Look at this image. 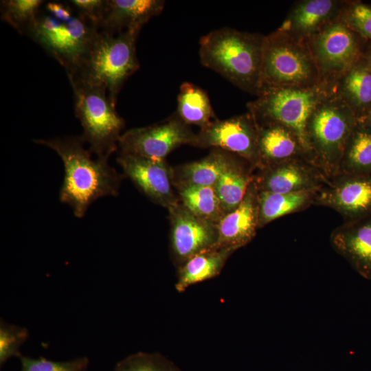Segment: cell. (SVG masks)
<instances>
[{"label":"cell","instance_id":"1","mask_svg":"<svg viewBox=\"0 0 371 371\" xmlns=\"http://www.w3.org/2000/svg\"><path fill=\"white\" fill-rule=\"evenodd\" d=\"M34 142L54 150L65 168L60 201L69 205L78 218L84 216L90 205L99 198L118 194L123 175L109 166L108 159H93L81 136H67Z\"/></svg>","mask_w":371,"mask_h":371},{"label":"cell","instance_id":"2","mask_svg":"<svg viewBox=\"0 0 371 371\" xmlns=\"http://www.w3.org/2000/svg\"><path fill=\"white\" fill-rule=\"evenodd\" d=\"M265 36L229 27L215 30L200 40L201 64L244 91L258 96L262 87Z\"/></svg>","mask_w":371,"mask_h":371},{"label":"cell","instance_id":"3","mask_svg":"<svg viewBox=\"0 0 371 371\" xmlns=\"http://www.w3.org/2000/svg\"><path fill=\"white\" fill-rule=\"evenodd\" d=\"M139 32L126 30L113 34L99 30L77 72L67 76L104 87L115 106L124 82L139 67L135 47Z\"/></svg>","mask_w":371,"mask_h":371},{"label":"cell","instance_id":"4","mask_svg":"<svg viewBox=\"0 0 371 371\" xmlns=\"http://www.w3.org/2000/svg\"><path fill=\"white\" fill-rule=\"evenodd\" d=\"M357 118L333 90L315 107L307 121L311 161L328 179L338 175L341 159Z\"/></svg>","mask_w":371,"mask_h":371},{"label":"cell","instance_id":"5","mask_svg":"<svg viewBox=\"0 0 371 371\" xmlns=\"http://www.w3.org/2000/svg\"><path fill=\"white\" fill-rule=\"evenodd\" d=\"M333 89L334 82L326 80L310 87L263 89L247 104L248 112L258 125L277 123L291 129L313 163L306 135L307 121L316 105Z\"/></svg>","mask_w":371,"mask_h":371},{"label":"cell","instance_id":"6","mask_svg":"<svg viewBox=\"0 0 371 371\" xmlns=\"http://www.w3.org/2000/svg\"><path fill=\"white\" fill-rule=\"evenodd\" d=\"M261 80V91L310 87L323 81L306 41L278 29L265 36Z\"/></svg>","mask_w":371,"mask_h":371},{"label":"cell","instance_id":"7","mask_svg":"<svg viewBox=\"0 0 371 371\" xmlns=\"http://www.w3.org/2000/svg\"><path fill=\"white\" fill-rule=\"evenodd\" d=\"M74 92V110L81 122L82 138L99 158H109L118 148L125 122L111 102L106 89L68 76Z\"/></svg>","mask_w":371,"mask_h":371},{"label":"cell","instance_id":"8","mask_svg":"<svg viewBox=\"0 0 371 371\" xmlns=\"http://www.w3.org/2000/svg\"><path fill=\"white\" fill-rule=\"evenodd\" d=\"M98 31L78 12L68 20H60L45 11L39 12L26 33L71 75L80 68Z\"/></svg>","mask_w":371,"mask_h":371},{"label":"cell","instance_id":"9","mask_svg":"<svg viewBox=\"0 0 371 371\" xmlns=\"http://www.w3.org/2000/svg\"><path fill=\"white\" fill-rule=\"evenodd\" d=\"M322 80L334 82L364 56L367 43L339 17L306 40Z\"/></svg>","mask_w":371,"mask_h":371},{"label":"cell","instance_id":"10","mask_svg":"<svg viewBox=\"0 0 371 371\" xmlns=\"http://www.w3.org/2000/svg\"><path fill=\"white\" fill-rule=\"evenodd\" d=\"M195 137L196 133L175 113L159 123L126 131L122 134L118 147L122 153L165 160L180 146H193Z\"/></svg>","mask_w":371,"mask_h":371},{"label":"cell","instance_id":"11","mask_svg":"<svg viewBox=\"0 0 371 371\" xmlns=\"http://www.w3.org/2000/svg\"><path fill=\"white\" fill-rule=\"evenodd\" d=\"M193 146L221 148L243 159L254 169L260 166L258 126L248 111L226 120L215 119L201 128Z\"/></svg>","mask_w":371,"mask_h":371},{"label":"cell","instance_id":"12","mask_svg":"<svg viewBox=\"0 0 371 371\" xmlns=\"http://www.w3.org/2000/svg\"><path fill=\"white\" fill-rule=\"evenodd\" d=\"M168 210L170 249L175 262L179 267L194 256L218 247L217 224L196 216L181 202Z\"/></svg>","mask_w":371,"mask_h":371},{"label":"cell","instance_id":"13","mask_svg":"<svg viewBox=\"0 0 371 371\" xmlns=\"http://www.w3.org/2000/svg\"><path fill=\"white\" fill-rule=\"evenodd\" d=\"M314 204L332 208L345 221L371 214V175H336L317 192Z\"/></svg>","mask_w":371,"mask_h":371},{"label":"cell","instance_id":"14","mask_svg":"<svg viewBox=\"0 0 371 371\" xmlns=\"http://www.w3.org/2000/svg\"><path fill=\"white\" fill-rule=\"evenodd\" d=\"M117 161L124 175L151 201L167 209L179 202L172 188V168L166 159L120 152Z\"/></svg>","mask_w":371,"mask_h":371},{"label":"cell","instance_id":"15","mask_svg":"<svg viewBox=\"0 0 371 371\" xmlns=\"http://www.w3.org/2000/svg\"><path fill=\"white\" fill-rule=\"evenodd\" d=\"M254 181L258 191L293 193L318 192L330 179L313 163L297 158L259 170Z\"/></svg>","mask_w":371,"mask_h":371},{"label":"cell","instance_id":"16","mask_svg":"<svg viewBox=\"0 0 371 371\" xmlns=\"http://www.w3.org/2000/svg\"><path fill=\"white\" fill-rule=\"evenodd\" d=\"M258 194L254 177L241 203L218 223V247L234 252L254 238L259 229Z\"/></svg>","mask_w":371,"mask_h":371},{"label":"cell","instance_id":"17","mask_svg":"<svg viewBox=\"0 0 371 371\" xmlns=\"http://www.w3.org/2000/svg\"><path fill=\"white\" fill-rule=\"evenodd\" d=\"M330 243L359 274L371 280V214L345 221L333 231Z\"/></svg>","mask_w":371,"mask_h":371},{"label":"cell","instance_id":"18","mask_svg":"<svg viewBox=\"0 0 371 371\" xmlns=\"http://www.w3.org/2000/svg\"><path fill=\"white\" fill-rule=\"evenodd\" d=\"M346 0L295 1L278 29L300 40H306L337 19Z\"/></svg>","mask_w":371,"mask_h":371},{"label":"cell","instance_id":"19","mask_svg":"<svg viewBox=\"0 0 371 371\" xmlns=\"http://www.w3.org/2000/svg\"><path fill=\"white\" fill-rule=\"evenodd\" d=\"M161 0H106L104 14L99 29L110 34L126 30H141L164 7Z\"/></svg>","mask_w":371,"mask_h":371},{"label":"cell","instance_id":"20","mask_svg":"<svg viewBox=\"0 0 371 371\" xmlns=\"http://www.w3.org/2000/svg\"><path fill=\"white\" fill-rule=\"evenodd\" d=\"M257 126L259 170L293 159L308 160L300 139L291 129L277 123Z\"/></svg>","mask_w":371,"mask_h":371},{"label":"cell","instance_id":"21","mask_svg":"<svg viewBox=\"0 0 371 371\" xmlns=\"http://www.w3.org/2000/svg\"><path fill=\"white\" fill-rule=\"evenodd\" d=\"M334 91L357 120L366 119L371 111V67L365 56L334 81Z\"/></svg>","mask_w":371,"mask_h":371},{"label":"cell","instance_id":"22","mask_svg":"<svg viewBox=\"0 0 371 371\" xmlns=\"http://www.w3.org/2000/svg\"><path fill=\"white\" fill-rule=\"evenodd\" d=\"M236 155L213 148L204 158L172 168V183L177 189L188 186H214ZM238 157V156H237Z\"/></svg>","mask_w":371,"mask_h":371},{"label":"cell","instance_id":"23","mask_svg":"<svg viewBox=\"0 0 371 371\" xmlns=\"http://www.w3.org/2000/svg\"><path fill=\"white\" fill-rule=\"evenodd\" d=\"M232 251L216 247L202 251L190 258L179 267L175 287L177 291H184L188 287L219 274Z\"/></svg>","mask_w":371,"mask_h":371},{"label":"cell","instance_id":"24","mask_svg":"<svg viewBox=\"0 0 371 371\" xmlns=\"http://www.w3.org/2000/svg\"><path fill=\"white\" fill-rule=\"evenodd\" d=\"M318 192L276 193L258 191L259 228L283 216L308 207L314 204Z\"/></svg>","mask_w":371,"mask_h":371},{"label":"cell","instance_id":"25","mask_svg":"<svg viewBox=\"0 0 371 371\" xmlns=\"http://www.w3.org/2000/svg\"><path fill=\"white\" fill-rule=\"evenodd\" d=\"M339 174L371 175V125L357 120L345 146Z\"/></svg>","mask_w":371,"mask_h":371},{"label":"cell","instance_id":"26","mask_svg":"<svg viewBox=\"0 0 371 371\" xmlns=\"http://www.w3.org/2000/svg\"><path fill=\"white\" fill-rule=\"evenodd\" d=\"M253 170L247 161L236 157L214 186L225 214L233 211L241 203L254 179Z\"/></svg>","mask_w":371,"mask_h":371},{"label":"cell","instance_id":"27","mask_svg":"<svg viewBox=\"0 0 371 371\" xmlns=\"http://www.w3.org/2000/svg\"><path fill=\"white\" fill-rule=\"evenodd\" d=\"M176 113L186 124L196 125L200 128L216 119L206 92L188 82L180 87Z\"/></svg>","mask_w":371,"mask_h":371},{"label":"cell","instance_id":"28","mask_svg":"<svg viewBox=\"0 0 371 371\" xmlns=\"http://www.w3.org/2000/svg\"><path fill=\"white\" fill-rule=\"evenodd\" d=\"M177 190L181 203L196 216L218 224L225 214L214 186H188Z\"/></svg>","mask_w":371,"mask_h":371},{"label":"cell","instance_id":"29","mask_svg":"<svg viewBox=\"0 0 371 371\" xmlns=\"http://www.w3.org/2000/svg\"><path fill=\"white\" fill-rule=\"evenodd\" d=\"M42 0H4L1 1V19L19 33L26 32L44 3Z\"/></svg>","mask_w":371,"mask_h":371},{"label":"cell","instance_id":"30","mask_svg":"<svg viewBox=\"0 0 371 371\" xmlns=\"http://www.w3.org/2000/svg\"><path fill=\"white\" fill-rule=\"evenodd\" d=\"M339 19L368 43H371V4L346 0Z\"/></svg>","mask_w":371,"mask_h":371},{"label":"cell","instance_id":"31","mask_svg":"<svg viewBox=\"0 0 371 371\" xmlns=\"http://www.w3.org/2000/svg\"><path fill=\"white\" fill-rule=\"evenodd\" d=\"M113 371H181L174 363L157 352H139L119 361Z\"/></svg>","mask_w":371,"mask_h":371},{"label":"cell","instance_id":"32","mask_svg":"<svg viewBox=\"0 0 371 371\" xmlns=\"http://www.w3.org/2000/svg\"><path fill=\"white\" fill-rule=\"evenodd\" d=\"M29 337L28 330L22 326L0 322V365L12 357H19L21 346Z\"/></svg>","mask_w":371,"mask_h":371},{"label":"cell","instance_id":"33","mask_svg":"<svg viewBox=\"0 0 371 371\" xmlns=\"http://www.w3.org/2000/svg\"><path fill=\"white\" fill-rule=\"evenodd\" d=\"M20 371H87L89 359L86 357H78L69 361H55L43 357L31 358L21 355Z\"/></svg>","mask_w":371,"mask_h":371},{"label":"cell","instance_id":"34","mask_svg":"<svg viewBox=\"0 0 371 371\" xmlns=\"http://www.w3.org/2000/svg\"><path fill=\"white\" fill-rule=\"evenodd\" d=\"M69 2L76 12L99 27L104 14L106 0H71Z\"/></svg>","mask_w":371,"mask_h":371},{"label":"cell","instance_id":"35","mask_svg":"<svg viewBox=\"0 0 371 371\" xmlns=\"http://www.w3.org/2000/svg\"><path fill=\"white\" fill-rule=\"evenodd\" d=\"M44 8L47 12L60 20H68L76 12L75 9L68 3L58 1L47 2Z\"/></svg>","mask_w":371,"mask_h":371},{"label":"cell","instance_id":"36","mask_svg":"<svg viewBox=\"0 0 371 371\" xmlns=\"http://www.w3.org/2000/svg\"><path fill=\"white\" fill-rule=\"evenodd\" d=\"M364 56L371 67V43H367Z\"/></svg>","mask_w":371,"mask_h":371},{"label":"cell","instance_id":"37","mask_svg":"<svg viewBox=\"0 0 371 371\" xmlns=\"http://www.w3.org/2000/svg\"><path fill=\"white\" fill-rule=\"evenodd\" d=\"M366 120L368 122V123L371 125V111L370 112L369 115L366 117Z\"/></svg>","mask_w":371,"mask_h":371}]
</instances>
